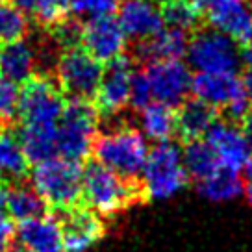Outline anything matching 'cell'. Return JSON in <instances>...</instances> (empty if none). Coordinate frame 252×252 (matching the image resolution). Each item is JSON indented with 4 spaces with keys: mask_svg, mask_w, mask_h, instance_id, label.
<instances>
[{
    "mask_svg": "<svg viewBox=\"0 0 252 252\" xmlns=\"http://www.w3.org/2000/svg\"><path fill=\"white\" fill-rule=\"evenodd\" d=\"M149 143L141 130L132 126H115L96 135L93 154L96 163L126 180L137 182L149 158Z\"/></svg>",
    "mask_w": 252,
    "mask_h": 252,
    "instance_id": "obj_1",
    "label": "cell"
},
{
    "mask_svg": "<svg viewBox=\"0 0 252 252\" xmlns=\"http://www.w3.org/2000/svg\"><path fill=\"white\" fill-rule=\"evenodd\" d=\"M143 197L139 182L126 180L100 163H89L84 169L82 198L89 210L100 217H113Z\"/></svg>",
    "mask_w": 252,
    "mask_h": 252,
    "instance_id": "obj_2",
    "label": "cell"
},
{
    "mask_svg": "<svg viewBox=\"0 0 252 252\" xmlns=\"http://www.w3.org/2000/svg\"><path fill=\"white\" fill-rule=\"evenodd\" d=\"M189 184V174L184 167L182 149L174 141L156 143L149 150L147 163L139 176V186L145 198L167 200L178 195Z\"/></svg>",
    "mask_w": 252,
    "mask_h": 252,
    "instance_id": "obj_3",
    "label": "cell"
},
{
    "mask_svg": "<svg viewBox=\"0 0 252 252\" xmlns=\"http://www.w3.org/2000/svg\"><path fill=\"white\" fill-rule=\"evenodd\" d=\"M84 169L78 161L67 158H50L35 163L32 171V186L41 198L56 210H71L82 200Z\"/></svg>",
    "mask_w": 252,
    "mask_h": 252,
    "instance_id": "obj_4",
    "label": "cell"
},
{
    "mask_svg": "<svg viewBox=\"0 0 252 252\" xmlns=\"http://www.w3.org/2000/svg\"><path fill=\"white\" fill-rule=\"evenodd\" d=\"M186 60L195 72L237 74L241 67L239 45L212 26H198L189 35Z\"/></svg>",
    "mask_w": 252,
    "mask_h": 252,
    "instance_id": "obj_5",
    "label": "cell"
},
{
    "mask_svg": "<svg viewBox=\"0 0 252 252\" xmlns=\"http://www.w3.org/2000/svg\"><path fill=\"white\" fill-rule=\"evenodd\" d=\"M98 128V111L89 100H71L65 104L58 121V154L82 161L93 152Z\"/></svg>",
    "mask_w": 252,
    "mask_h": 252,
    "instance_id": "obj_6",
    "label": "cell"
},
{
    "mask_svg": "<svg viewBox=\"0 0 252 252\" xmlns=\"http://www.w3.org/2000/svg\"><path fill=\"white\" fill-rule=\"evenodd\" d=\"M191 94L210 104L217 111H224L226 119L237 125L252 111L239 74L195 72L191 82Z\"/></svg>",
    "mask_w": 252,
    "mask_h": 252,
    "instance_id": "obj_7",
    "label": "cell"
},
{
    "mask_svg": "<svg viewBox=\"0 0 252 252\" xmlns=\"http://www.w3.org/2000/svg\"><path fill=\"white\" fill-rule=\"evenodd\" d=\"M56 76L60 89L71 100H89L94 98L102 80L104 63L86 52L84 48L63 50L56 62Z\"/></svg>",
    "mask_w": 252,
    "mask_h": 252,
    "instance_id": "obj_8",
    "label": "cell"
},
{
    "mask_svg": "<svg viewBox=\"0 0 252 252\" xmlns=\"http://www.w3.org/2000/svg\"><path fill=\"white\" fill-rule=\"evenodd\" d=\"M63 108L62 89L47 76H33L23 84V91L19 93V115L24 125L56 126Z\"/></svg>",
    "mask_w": 252,
    "mask_h": 252,
    "instance_id": "obj_9",
    "label": "cell"
},
{
    "mask_svg": "<svg viewBox=\"0 0 252 252\" xmlns=\"http://www.w3.org/2000/svg\"><path fill=\"white\" fill-rule=\"evenodd\" d=\"M154 102L178 108L191 93L193 72L184 60H158L145 67Z\"/></svg>",
    "mask_w": 252,
    "mask_h": 252,
    "instance_id": "obj_10",
    "label": "cell"
},
{
    "mask_svg": "<svg viewBox=\"0 0 252 252\" xmlns=\"http://www.w3.org/2000/svg\"><path fill=\"white\" fill-rule=\"evenodd\" d=\"M134 62L126 56H121L113 62L106 63L98 91L94 94L96 111L113 117L125 110L130 102V89L134 80Z\"/></svg>",
    "mask_w": 252,
    "mask_h": 252,
    "instance_id": "obj_11",
    "label": "cell"
},
{
    "mask_svg": "<svg viewBox=\"0 0 252 252\" xmlns=\"http://www.w3.org/2000/svg\"><path fill=\"white\" fill-rule=\"evenodd\" d=\"M126 39L125 30L113 15L91 17L82 24L80 45L100 63H110L125 56Z\"/></svg>",
    "mask_w": 252,
    "mask_h": 252,
    "instance_id": "obj_12",
    "label": "cell"
},
{
    "mask_svg": "<svg viewBox=\"0 0 252 252\" xmlns=\"http://www.w3.org/2000/svg\"><path fill=\"white\" fill-rule=\"evenodd\" d=\"M204 19L239 47L252 41V0H210Z\"/></svg>",
    "mask_w": 252,
    "mask_h": 252,
    "instance_id": "obj_13",
    "label": "cell"
},
{
    "mask_svg": "<svg viewBox=\"0 0 252 252\" xmlns=\"http://www.w3.org/2000/svg\"><path fill=\"white\" fill-rule=\"evenodd\" d=\"M213 149L222 167L243 173L245 165L252 156V147L243 128L228 119H219L204 137Z\"/></svg>",
    "mask_w": 252,
    "mask_h": 252,
    "instance_id": "obj_14",
    "label": "cell"
},
{
    "mask_svg": "<svg viewBox=\"0 0 252 252\" xmlns=\"http://www.w3.org/2000/svg\"><path fill=\"white\" fill-rule=\"evenodd\" d=\"M63 249L67 252H87L104 236V220L89 208H71L62 220Z\"/></svg>",
    "mask_w": 252,
    "mask_h": 252,
    "instance_id": "obj_15",
    "label": "cell"
},
{
    "mask_svg": "<svg viewBox=\"0 0 252 252\" xmlns=\"http://www.w3.org/2000/svg\"><path fill=\"white\" fill-rule=\"evenodd\" d=\"M117 21L126 37L137 43L156 35L165 26L159 6L154 0H121Z\"/></svg>",
    "mask_w": 252,
    "mask_h": 252,
    "instance_id": "obj_16",
    "label": "cell"
},
{
    "mask_svg": "<svg viewBox=\"0 0 252 252\" xmlns=\"http://www.w3.org/2000/svg\"><path fill=\"white\" fill-rule=\"evenodd\" d=\"M21 251L24 252H62L63 251V232L62 222L50 217L41 215L35 219L19 222L15 232Z\"/></svg>",
    "mask_w": 252,
    "mask_h": 252,
    "instance_id": "obj_17",
    "label": "cell"
},
{
    "mask_svg": "<svg viewBox=\"0 0 252 252\" xmlns=\"http://www.w3.org/2000/svg\"><path fill=\"white\" fill-rule=\"evenodd\" d=\"M219 121V111L210 104L202 102L198 98H186L176 108V135H180L184 141L204 139L215 123Z\"/></svg>",
    "mask_w": 252,
    "mask_h": 252,
    "instance_id": "obj_18",
    "label": "cell"
},
{
    "mask_svg": "<svg viewBox=\"0 0 252 252\" xmlns=\"http://www.w3.org/2000/svg\"><path fill=\"white\" fill-rule=\"evenodd\" d=\"M188 32L163 26L156 35L137 43V58L141 62H158V60H184L189 45Z\"/></svg>",
    "mask_w": 252,
    "mask_h": 252,
    "instance_id": "obj_19",
    "label": "cell"
},
{
    "mask_svg": "<svg viewBox=\"0 0 252 252\" xmlns=\"http://www.w3.org/2000/svg\"><path fill=\"white\" fill-rule=\"evenodd\" d=\"M37 69L35 48L24 39L4 45L0 50V76L13 84H26Z\"/></svg>",
    "mask_w": 252,
    "mask_h": 252,
    "instance_id": "obj_20",
    "label": "cell"
},
{
    "mask_svg": "<svg viewBox=\"0 0 252 252\" xmlns=\"http://www.w3.org/2000/svg\"><path fill=\"white\" fill-rule=\"evenodd\" d=\"M245 178L241 171L220 165L208 178L197 182L198 195L210 202H228L245 195Z\"/></svg>",
    "mask_w": 252,
    "mask_h": 252,
    "instance_id": "obj_21",
    "label": "cell"
},
{
    "mask_svg": "<svg viewBox=\"0 0 252 252\" xmlns=\"http://www.w3.org/2000/svg\"><path fill=\"white\" fill-rule=\"evenodd\" d=\"M139 130L154 143L173 141L176 135V108L152 102L139 111Z\"/></svg>",
    "mask_w": 252,
    "mask_h": 252,
    "instance_id": "obj_22",
    "label": "cell"
},
{
    "mask_svg": "<svg viewBox=\"0 0 252 252\" xmlns=\"http://www.w3.org/2000/svg\"><path fill=\"white\" fill-rule=\"evenodd\" d=\"M58 125H23L21 128V145L30 163H41L45 159L58 156Z\"/></svg>",
    "mask_w": 252,
    "mask_h": 252,
    "instance_id": "obj_23",
    "label": "cell"
},
{
    "mask_svg": "<svg viewBox=\"0 0 252 252\" xmlns=\"http://www.w3.org/2000/svg\"><path fill=\"white\" fill-rule=\"evenodd\" d=\"M28 163L19 135L0 128V182H21L28 174Z\"/></svg>",
    "mask_w": 252,
    "mask_h": 252,
    "instance_id": "obj_24",
    "label": "cell"
},
{
    "mask_svg": "<svg viewBox=\"0 0 252 252\" xmlns=\"http://www.w3.org/2000/svg\"><path fill=\"white\" fill-rule=\"evenodd\" d=\"M47 208L48 204L41 198V195L33 189V186L15 184L11 189H8L6 213L17 222L47 215Z\"/></svg>",
    "mask_w": 252,
    "mask_h": 252,
    "instance_id": "obj_25",
    "label": "cell"
},
{
    "mask_svg": "<svg viewBox=\"0 0 252 252\" xmlns=\"http://www.w3.org/2000/svg\"><path fill=\"white\" fill-rule=\"evenodd\" d=\"M182 159L189 174V180H195V184L208 178L220 167L215 152L206 139H195V141L186 143V147L182 149Z\"/></svg>",
    "mask_w": 252,
    "mask_h": 252,
    "instance_id": "obj_26",
    "label": "cell"
},
{
    "mask_svg": "<svg viewBox=\"0 0 252 252\" xmlns=\"http://www.w3.org/2000/svg\"><path fill=\"white\" fill-rule=\"evenodd\" d=\"M159 11H161L165 26L188 32V33H193L197 30L204 17L191 0H171V2L161 4Z\"/></svg>",
    "mask_w": 252,
    "mask_h": 252,
    "instance_id": "obj_27",
    "label": "cell"
},
{
    "mask_svg": "<svg viewBox=\"0 0 252 252\" xmlns=\"http://www.w3.org/2000/svg\"><path fill=\"white\" fill-rule=\"evenodd\" d=\"M28 30V17L11 2H0V45L24 39Z\"/></svg>",
    "mask_w": 252,
    "mask_h": 252,
    "instance_id": "obj_28",
    "label": "cell"
},
{
    "mask_svg": "<svg viewBox=\"0 0 252 252\" xmlns=\"http://www.w3.org/2000/svg\"><path fill=\"white\" fill-rule=\"evenodd\" d=\"M121 6V0H67V8L76 17L113 15Z\"/></svg>",
    "mask_w": 252,
    "mask_h": 252,
    "instance_id": "obj_29",
    "label": "cell"
},
{
    "mask_svg": "<svg viewBox=\"0 0 252 252\" xmlns=\"http://www.w3.org/2000/svg\"><path fill=\"white\" fill-rule=\"evenodd\" d=\"M19 93L17 84L0 76V125H8L19 115Z\"/></svg>",
    "mask_w": 252,
    "mask_h": 252,
    "instance_id": "obj_30",
    "label": "cell"
},
{
    "mask_svg": "<svg viewBox=\"0 0 252 252\" xmlns=\"http://www.w3.org/2000/svg\"><path fill=\"white\" fill-rule=\"evenodd\" d=\"M154 102L152 96V89H150L149 78L145 76V72H135L134 80H132V89H130V102L128 106H132L134 110L141 111L143 108H147L149 104Z\"/></svg>",
    "mask_w": 252,
    "mask_h": 252,
    "instance_id": "obj_31",
    "label": "cell"
},
{
    "mask_svg": "<svg viewBox=\"0 0 252 252\" xmlns=\"http://www.w3.org/2000/svg\"><path fill=\"white\" fill-rule=\"evenodd\" d=\"M13 239H15V228L4 215L0 217V252H13Z\"/></svg>",
    "mask_w": 252,
    "mask_h": 252,
    "instance_id": "obj_32",
    "label": "cell"
},
{
    "mask_svg": "<svg viewBox=\"0 0 252 252\" xmlns=\"http://www.w3.org/2000/svg\"><path fill=\"white\" fill-rule=\"evenodd\" d=\"M241 82H243L245 94H247L249 104H251V108H252V67H245V72H243V76H241Z\"/></svg>",
    "mask_w": 252,
    "mask_h": 252,
    "instance_id": "obj_33",
    "label": "cell"
},
{
    "mask_svg": "<svg viewBox=\"0 0 252 252\" xmlns=\"http://www.w3.org/2000/svg\"><path fill=\"white\" fill-rule=\"evenodd\" d=\"M239 58H241V65L252 67V41L239 47Z\"/></svg>",
    "mask_w": 252,
    "mask_h": 252,
    "instance_id": "obj_34",
    "label": "cell"
},
{
    "mask_svg": "<svg viewBox=\"0 0 252 252\" xmlns=\"http://www.w3.org/2000/svg\"><path fill=\"white\" fill-rule=\"evenodd\" d=\"M241 128H243L245 135H247V139H249V143H251L252 147V111L241 121Z\"/></svg>",
    "mask_w": 252,
    "mask_h": 252,
    "instance_id": "obj_35",
    "label": "cell"
},
{
    "mask_svg": "<svg viewBox=\"0 0 252 252\" xmlns=\"http://www.w3.org/2000/svg\"><path fill=\"white\" fill-rule=\"evenodd\" d=\"M6 202H8V189L4 182H0V217L6 215Z\"/></svg>",
    "mask_w": 252,
    "mask_h": 252,
    "instance_id": "obj_36",
    "label": "cell"
},
{
    "mask_svg": "<svg viewBox=\"0 0 252 252\" xmlns=\"http://www.w3.org/2000/svg\"><path fill=\"white\" fill-rule=\"evenodd\" d=\"M245 197L249 200V204L252 206V184H247V186H245Z\"/></svg>",
    "mask_w": 252,
    "mask_h": 252,
    "instance_id": "obj_37",
    "label": "cell"
},
{
    "mask_svg": "<svg viewBox=\"0 0 252 252\" xmlns=\"http://www.w3.org/2000/svg\"><path fill=\"white\" fill-rule=\"evenodd\" d=\"M158 6H161V4H165V2H171V0H154Z\"/></svg>",
    "mask_w": 252,
    "mask_h": 252,
    "instance_id": "obj_38",
    "label": "cell"
},
{
    "mask_svg": "<svg viewBox=\"0 0 252 252\" xmlns=\"http://www.w3.org/2000/svg\"><path fill=\"white\" fill-rule=\"evenodd\" d=\"M0 2H4V0H0Z\"/></svg>",
    "mask_w": 252,
    "mask_h": 252,
    "instance_id": "obj_39",
    "label": "cell"
}]
</instances>
